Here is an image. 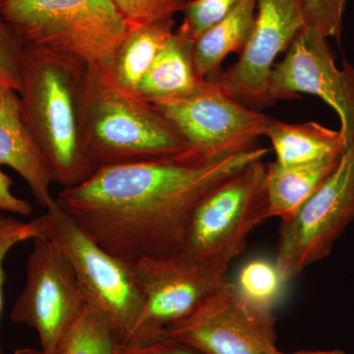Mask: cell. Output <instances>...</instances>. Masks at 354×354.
<instances>
[{"label": "cell", "mask_w": 354, "mask_h": 354, "mask_svg": "<svg viewBox=\"0 0 354 354\" xmlns=\"http://www.w3.org/2000/svg\"><path fill=\"white\" fill-rule=\"evenodd\" d=\"M268 153L255 148L213 157L186 149L97 167L87 180L64 188L55 200L106 252L134 264L183 251L191 216L203 198Z\"/></svg>", "instance_id": "obj_1"}, {"label": "cell", "mask_w": 354, "mask_h": 354, "mask_svg": "<svg viewBox=\"0 0 354 354\" xmlns=\"http://www.w3.org/2000/svg\"><path fill=\"white\" fill-rule=\"evenodd\" d=\"M88 66L69 55L32 46L21 53V113L53 174L72 187L97 169L84 148L82 111Z\"/></svg>", "instance_id": "obj_2"}, {"label": "cell", "mask_w": 354, "mask_h": 354, "mask_svg": "<svg viewBox=\"0 0 354 354\" xmlns=\"http://www.w3.org/2000/svg\"><path fill=\"white\" fill-rule=\"evenodd\" d=\"M84 148L97 167L183 152V138L152 102L127 92L111 70L88 67L84 87Z\"/></svg>", "instance_id": "obj_3"}, {"label": "cell", "mask_w": 354, "mask_h": 354, "mask_svg": "<svg viewBox=\"0 0 354 354\" xmlns=\"http://www.w3.org/2000/svg\"><path fill=\"white\" fill-rule=\"evenodd\" d=\"M7 25L23 46L109 68L131 25L111 0H0Z\"/></svg>", "instance_id": "obj_4"}, {"label": "cell", "mask_w": 354, "mask_h": 354, "mask_svg": "<svg viewBox=\"0 0 354 354\" xmlns=\"http://www.w3.org/2000/svg\"><path fill=\"white\" fill-rule=\"evenodd\" d=\"M38 220L39 237L50 239L66 256L88 299L99 307L118 342L124 344L144 307L132 264L102 249L57 200Z\"/></svg>", "instance_id": "obj_5"}, {"label": "cell", "mask_w": 354, "mask_h": 354, "mask_svg": "<svg viewBox=\"0 0 354 354\" xmlns=\"http://www.w3.org/2000/svg\"><path fill=\"white\" fill-rule=\"evenodd\" d=\"M144 298L138 322L122 344L167 339V328L195 311L227 281V263L180 252L132 264Z\"/></svg>", "instance_id": "obj_6"}, {"label": "cell", "mask_w": 354, "mask_h": 354, "mask_svg": "<svg viewBox=\"0 0 354 354\" xmlns=\"http://www.w3.org/2000/svg\"><path fill=\"white\" fill-rule=\"evenodd\" d=\"M262 160L218 184L197 205L183 251L230 264L243 252L251 232L270 218Z\"/></svg>", "instance_id": "obj_7"}, {"label": "cell", "mask_w": 354, "mask_h": 354, "mask_svg": "<svg viewBox=\"0 0 354 354\" xmlns=\"http://www.w3.org/2000/svg\"><path fill=\"white\" fill-rule=\"evenodd\" d=\"M354 221V144L288 223H281L277 267L288 281L325 259Z\"/></svg>", "instance_id": "obj_8"}, {"label": "cell", "mask_w": 354, "mask_h": 354, "mask_svg": "<svg viewBox=\"0 0 354 354\" xmlns=\"http://www.w3.org/2000/svg\"><path fill=\"white\" fill-rule=\"evenodd\" d=\"M169 120L188 149L227 157L257 148L274 118L246 108L211 81L208 88L186 99L152 102Z\"/></svg>", "instance_id": "obj_9"}, {"label": "cell", "mask_w": 354, "mask_h": 354, "mask_svg": "<svg viewBox=\"0 0 354 354\" xmlns=\"http://www.w3.org/2000/svg\"><path fill=\"white\" fill-rule=\"evenodd\" d=\"M32 243L25 288L11 309L10 318L36 330L44 354H55L88 297L66 256L53 241L39 237Z\"/></svg>", "instance_id": "obj_10"}, {"label": "cell", "mask_w": 354, "mask_h": 354, "mask_svg": "<svg viewBox=\"0 0 354 354\" xmlns=\"http://www.w3.org/2000/svg\"><path fill=\"white\" fill-rule=\"evenodd\" d=\"M167 337L203 354H278L276 318L256 308L225 281L193 313L167 328Z\"/></svg>", "instance_id": "obj_11"}, {"label": "cell", "mask_w": 354, "mask_h": 354, "mask_svg": "<svg viewBox=\"0 0 354 354\" xmlns=\"http://www.w3.org/2000/svg\"><path fill=\"white\" fill-rule=\"evenodd\" d=\"M301 94L329 104L339 115L346 147L354 144V67L344 62L337 68L327 39L310 26L297 35L270 77L272 102L299 99Z\"/></svg>", "instance_id": "obj_12"}, {"label": "cell", "mask_w": 354, "mask_h": 354, "mask_svg": "<svg viewBox=\"0 0 354 354\" xmlns=\"http://www.w3.org/2000/svg\"><path fill=\"white\" fill-rule=\"evenodd\" d=\"M300 0H257L252 32L239 60L216 82L239 101L257 106L272 104L270 77L279 53L306 27Z\"/></svg>", "instance_id": "obj_13"}, {"label": "cell", "mask_w": 354, "mask_h": 354, "mask_svg": "<svg viewBox=\"0 0 354 354\" xmlns=\"http://www.w3.org/2000/svg\"><path fill=\"white\" fill-rule=\"evenodd\" d=\"M0 165L11 167L24 179L41 208L55 202L53 174L23 120L19 94L6 87H0Z\"/></svg>", "instance_id": "obj_14"}, {"label": "cell", "mask_w": 354, "mask_h": 354, "mask_svg": "<svg viewBox=\"0 0 354 354\" xmlns=\"http://www.w3.org/2000/svg\"><path fill=\"white\" fill-rule=\"evenodd\" d=\"M194 39L176 30L140 84L138 95L150 102L186 99L203 92L211 81L198 74Z\"/></svg>", "instance_id": "obj_15"}, {"label": "cell", "mask_w": 354, "mask_h": 354, "mask_svg": "<svg viewBox=\"0 0 354 354\" xmlns=\"http://www.w3.org/2000/svg\"><path fill=\"white\" fill-rule=\"evenodd\" d=\"M342 155L305 164L286 165L274 160L268 165L265 185L270 218H279L281 223L290 221L335 171Z\"/></svg>", "instance_id": "obj_16"}, {"label": "cell", "mask_w": 354, "mask_h": 354, "mask_svg": "<svg viewBox=\"0 0 354 354\" xmlns=\"http://www.w3.org/2000/svg\"><path fill=\"white\" fill-rule=\"evenodd\" d=\"M256 7L257 0H239L225 17L195 39L193 57L202 79L216 81L227 55L243 51L252 32Z\"/></svg>", "instance_id": "obj_17"}, {"label": "cell", "mask_w": 354, "mask_h": 354, "mask_svg": "<svg viewBox=\"0 0 354 354\" xmlns=\"http://www.w3.org/2000/svg\"><path fill=\"white\" fill-rule=\"evenodd\" d=\"M174 17L131 26L109 70L120 88L138 95L140 84L174 34Z\"/></svg>", "instance_id": "obj_18"}, {"label": "cell", "mask_w": 354, "mask_h": 354, "mask_svg": "<svg viewBox=\"0 0 354 354\" xmlns=\"http://www.w3.org/2000/svg\"><path fill=\"white\" fill-rule=\"evenodd\" d=\"M266 137L271 141L276 162L299 165L342 155L346 145L341 130H333L315 121L286 123L272 120Z\"/></svg>", "instance_id": "obj_19"}, {"label": "cell", "mask_w": 354, "mask_h": 354, "mask_svg": "<svg viewBox=\"0 0 354 354\" xmlns=\"http://www.w3.org/2000/svg\"><path fill=\"white\" fill-rule=\"evenodd\" d=\"M120 344L108 319L88 299L55 354H118Z\"/></svg>", "instance_id": "obj_20"}, {"label": "cell", "mask_w": 354, "mask_h": 354, "mask_svg": "<svg viewBox=\"0 0 354 354\" xmlns=\"http://www.w3.org/2000/svg\"><path fill=\"white\" fill-rule=\"evenodd\" d=\"M286 281L276 263L258 258L242 266L234 285L249 304L272 312L283 293Z\"/></svg>", "instance_id": "obj_21"}, {"label": "cell", "mask_w": 354, "mask_h": 354, "mask_svg": "<svg viewBox=\"0 0 354 354\" xmlns=\"http://www.w3.org/2000/svg\"><path fill=\"white\" fill-rule=\"evenodd\" d=\"M239 0H190L183 9L184 18L178 31L196 39L212 26L220 22L236 6Z\"/></svg>", "instance_id": "obj_22"}, {"label": "cell", "mask_w": 354, "mask_h": 354, "mask_svg": "<svg viewBox=\"0 0 354 354\" xmlns=\"http://www.w3.org/2000/svg\"><path fill=\"white\" fill-rule=\"evenodd\" d=\"M307 26L326 39L341 38L342 18L348 0H300Z\"/></svg>", "instance_id": "obj_23"}, {"label": "cell", "mask_w": 354, "mask_h": 354, "mask_svg": "<svg viewBox=\"0 0 354 354\" xmlns=\"http://www.w3.org/2000/svg\"><path fill=\"white\" fill-rule=\"evenodd\" d=\"M39 237L38 218L32 221H21L0 213V319L3 307V285L6 281L4 260L9 251L20 242ZM0 354H4L0 346Z\"/></svg>", "instance_id": "obj_24"}, {"label": "cell", "mask_w": 354, "mask_h": 354, "mask_svg": "<svg viewBox=\"0 0 354 354\" xmlns=\"http://www.w3.org/2000/svg\"><path fill=\"white\" fill-rule=\"evenodd\" d=\"M23 44L10 29L0 9V86L21 91V53Z\"/></svg>", "instance_id": "obj_25"}, {"label": "cell", "mask_w": 354, "mask_h": 354, "mask_svg": "<svg viewBox=\"0 0 354 354\" xmlns=\"http://www.w3.org/2000/svg\"><path fill=\"white\" fill-rule=\"evenodd\" d=\"M131 26L174 17L184 4L174 0H111Z\"/></svg>", "instance_id": "obj_26"}, {"label": "cell", "mask_w": 354, "mask_h": 354, "mask_svg": "<svg viewBox=\"0 0 354 354\" xmlns=\"http://www.w3.org/2000/svg\"><path fill=\"white\" fill-rule=\"evenodd\" d=\"M118 354H203L187 344L167 339L150 344H120Z\"/></svg>", "instance_id": "obj_27"}, {"label": "cell", "mask_w": 354, "mask_h": 354, "mask_svg": "<svg viewBox=\"0 0 354 354\" xmlns=\"http://www.w3.org/2000/svg\"><path fill=\"white\" fill-rule=\"evenodd\" d=\"M13 181L0 169V213L16 214L30 216L32 205L24 199L16 196L12 192Z\"/></svg>", "instance_id": "obj_28"}, {"label": "cell", "mask_w": 354, "mask_h": 354, "mask_svg": "<svg viewBox=\"0 0 354 354\" xmlns=\"http://www.w3.org/2000/svg\"><path fill=\"white\" fill-rule=\"evenodd\" d=\"M278 354H348L344 353L342 351H297V353H281L279 351Z\"/></svg>", "instance_id": "obj_29"}, {"label": "cell", "mask_w": 354, "mask_h": 354, "mask_svg": "<svg viewBox=\"0 0 354 354\" xmlns=\"http://www.w3.org/2000/svg\"><path fill=\"white\" fill-rule=\"evenodd\" d=\"M14 354H44L41 349H35V348H19L15 351Z\"/></svg>", "instance_id": "obj_30"}, {"label": "cell", "mask_w": 354, "mask_h": 354, "mask_svg": "<svg viewBox=\"0 0 354 354\" xmlns=\"http://www.w3.org/2000/svg\"><path fill=\"white\" fill-rule=\"evenodd\" d=\"M174 1L181 2V3H185L186 0H174Z\"/></svg>", "instance_id": "obj_31"}, {"label": "cell", "mask_w": 354, "mask_h": 354, "mask_svg": "<svg viewBox=\"0 0 354 354\" xmlns=\"http://www.w3.org/2000/svg\"><path fill=\"white\" fill-rule=\"evenodd\" d=\"M0 87H2V86H0Z\"/></svg>", "instance_id": "obj_32"}]
</instances>
